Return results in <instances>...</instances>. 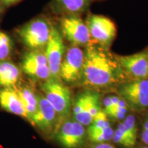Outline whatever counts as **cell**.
I'll list each match as a JSON object with an SVG mask.
<instances>
[{"label": "cell", "mask_w": 148, "mask_h": 148, "mask_svg": "<svg viewBox=\"0 0 148 148\" xmlns=\"http://www.w3.org/2000/svg\"><path fill=\"white\" fill-rule=\"evenodd\" d=\"M121 66L116 58L106 47L89 44L84 51L82 79L85 84L93 87H107L119 81Z\"/></svg>", "instance_id": "1"}, {"label": "cell", "mask_w": 148, "mask_h": 148, "mask_svg": "<svg viewBox=\"0 0 148 148\" xmlns=\"http://www.w3.org/2000/svg\"><path fill=\"white\" fill-rule=\"evenodd\" d=\"M52 26L45 18L39 17L18 29V38L30 50H42L50 37Z\"/></svg>", "instance_id": "2"}, {"label": "cell", "mask_w": 148, "mask_h": 148, "mask_svg": "<svg viewBox=\"0 0 148 148\" xmlns=\"http://www.w3.org/2000/svg\"><path fill=\"white\" fill-rule=\"evenodd\" d=\"M42 95L53 106L61 121L69 115L71 108V92L60 79L49 78L41 85Z\"/></svg>", "instance_id": "3"}, {"label": "cell", "mask_w": 148, "mask_h": 148, "mask_svg": "<svg viewBox=\"0 0 148 148\" xmlns=\"http://www.w3.org/2000/svg\"><path fill=\"white\" fill-rule=\"evenodd\" d=\"M118 92L130 108L143 110L148 108V79H133L120 85Z\"/></svg>", "instance_id": "4"}, {"label": "cell", "mask_w": 148, "mask_h": 148, "mask_svg": "<svg viewBox=\"0 0 148 148\" xmlns=\"http://www.w3.org/2000/svg\"><path fill=\"white\" fill-rule=\"evenodd\" d=\"M84 51L79 46L72 45L64 53L60 68V79L73 84L82 79Z\"/></svg>", "instance_id": "5"}, {"label": "cell", "mask_w": 148, "mask_h": 148, "mask_svg": "<svg viewBox=\"0 0 148 148\" xmlns=\"http://www.w3.org/2000/svg\"><path fill=\"white\" fill-rule=\"evenodd\" d=\"M38 109L31 123L47 136L56 133L59 128L60 118L53 106L42 94H38Z\"/></svg>", "instance_id": "6"}, {"label": "cell", "mask_w": 148, "mask_h": 148, "mask_svg": "<svg viewBox=\"0 0 148 148\" xmlns=\"http://www.w3.org/2000/svg\"><path fill=\"white\" fill-rule=\"evenodd\" d=\"M86 23L90 38L98 45L106 48L112 43L116 36V29L110 19L101 15L92 14L88 16Z\"/></svg>", "instance_id": "7"}, {"label": "cell", "mask_w": 148, "mask_h": 148, "mask_svg": "<svg viewBox=\"0 0 148 148\" xmlns=\"http://www.w3.org/2000/svg\"><path fill=\"white\" fill-rule=\"evenodd\" d=\"M21 67L22 71L37 80L45 81L51 77L45 51L29 50L23 56Z\"/></svg>", "instance_id": "8"}, {"label": "cell", "mask_w": 148, "mask_h": 148, "mask_svg": "<svg viewBox=\"0 0 148 148\" xmlns=\"http://www.w3.org/2000/svg\"><path fill=\"white\" fill-rule=\"evenodd\" d=\"M45 48L51 77L60 79V68L65 53V46L60 31L54 27H52L50 37Z\"/></svg>", "instance_id": "9"}, {"label": "cell", "mask_w": 148, "mask_h": 148, "mask_svg": "<svg viewBox=\"0 0 148 148\" xmlns=\"http://www.w3.org/2000/svg\"><path fill=\"white\" fill-rule=\"evenodd\" d=\"M61 29L64 38L73 45H87L90 41L87 25L78 16L69 15L62 18Z\"/></svg>", "instance_id": "10"}, {"label": "cell", "mask_w": 148, "mask_h": 148, "mask_svg": "<svg viewBox=\"0 0 148 148\" xmlns=\"http://www.w3.org/2000/svg\"><path fill=\"white\" fill-rule=\"evenodd\" d=\"M85 134L84 125L76 121L67 120L59 127L56 137L64 148H78L84 143Z\"/></svg>", "instance_id": "11"}, {"label": "cell", "mask_w": 148, "mask_h": 148, "mask_svg": "<svg viewBox=\"0 0 148 148\" xmlns=\"http://www.w3.org/2000/svg\"><path fill=\"white\" fill-rule=\"evenodd\" d=\"M121 69L134 79H148V49L129 56H116Z\"/></svg>", "instance_id": "12"}, {"label": "cell", "mask_w": 148, "mask_h": 148, "mask_svg": "<svg viewBox=\"0 0 148 148\" xmlns=\"http://www.w3.org/2000/svg\"><path fill=\"white\" fill-rule=\"evenodd\" d=\"M0 107L9 113L27 118L23 101L14 88H0Z\"/></svg>", "instance_id": "13"}, {"label": "cell", "mask_w": 148, "mask_h": 148, "mask_svg": "<svg viewBox=\"0 0 148 148\" xmlns=\"http://www.w3.org/2000/svg\"><path fill=\"white\" fill-rule=\"evenodd\" d=\"M21 79V70L10 60H0V88L16 89Z\"/></svg>", "instance_id": "14"}, {"label": "cell", "mask_w": 148, "mask_h": 148, "mask_svg": "<svg viewBox=\"0 0 148 148\" xmlns=\"http://www.w3.org/2000/svg\"><path fill=\"white\" fill-rule=\"evenodd\" d=\"M101 110V95L95 90H88V101L86 109L78 119L75 120L84 125H89Z\"/></svg>", "instance_id": "15"}, {"label": "cell", "mask_w": 148, "mask_h": 148, "mask_svg": "<svg viewBox=\"0 0 148 148\" xmlns=\"http://www.w3.org/2000/svg\"><path fill=\"white\" fill-rule=\"evenodd\" d=\"M16 89L25 107L27 115L26 119L31 123L33 116L36 114L38 109V94L35 93L32 88L28 86H18Z\"/></svg>", "instance_id": "16"}, {"label": "cell", "mask_w": 148, "mask_h": 148, "mask_svg": "<svg viewBox=\"0 0 148 148\" xmlns=\"http://www.w3.org/2000/svg\"><path fill=\"white\" fill-rule=\"evenodd\" d=\"M90 0H56V5L62 12L76 15L87 9Z\"/></svg>", "instance_id": "17"}, {"label": "cell", "mask_w": 148, "mask_h": 148, "mask_svg": "<svg viewBox=\"0 0 148 148\" xmlns=\"http://www.w3.org/2000/svg\"><path fill=\"white\" fill-rule=\"evenodd\" d=\"M13 51V42L9 35L0 30V60H9Z\"/></svg>", "instance_id": "18"}, {"label": "cell", "mask_w": 148, "mask_h": 148, "mask_svg": "<svg viewBox=\"0 0 148 148\" xmlns=\"http://www.w3.org/2000/svg\"><path fill=\"white\" fill-rule=\"evenodd\" d=\"M112 140L114 143L120 145L127 147H131L135 145V142L132 140L130 136L125 130L123 123H119L117 129L114 131Z\"/></svg>", "instance_id": "19"}, {"label": "cell", "mask_w": 148, "mask_h": 148, "mask_svg": "<svg viewBox=\"0 0 148 148\" xmlns=\"http://www.w3.org/2000/svg\"><path fill=\"white\" fill-rule=\"evenodd\" d=\"M109 126L110 125L107 119V114L103 110H101L96 115L88 126V134L101 130Z\"/></svg>", "instance_id": "20"}, {"label": "cell", "mask_w": 148, "mask_h": 148, "mask_svg": "<svg viewBox=\"0 0 148 148\" xmlns=\"http://www.w3.org/2000/svg\"><path fill=\"white\" fill-rule=\"evenodd\" d=\"M113 134V129L110 126H109L106 127V128L101 130L91 133V134H88V136L89 139L92 142L98 143H103L112 139Z\"/></svg>", "instance_id": "21"}, {"label": "cell", "mask_w": 148, "mask_h": 148, "mask_svg": "<svg viewBox=\"0 0 148 148\" xmlns=\"http://www.w3.org/2000/svg\"><path fill=\"white\" fill-rule=\"evenodd\" d=\"M125 130L132 138V140L136 143L137 138V127H136V119L132 114L126 116L123 122Z\"/></svg>", "instance_id": "22"}, {"label": "cell", "mask_w": 148, "mask_h": 148, "mask_svg": "<svg viewBox=\"0 0 148 148\" xmlns=\"http://www.w3.org/2000/svg\"><path fill=\"white\" fill-rule=\"evenodd\" d=\"M127 112H123V111L119 110V109L113 108L110 111H109L106 114L111 116V117L113 118V119L117 120H122L125 118V114Z\"/></svg>", "instance_id": "23"}, {"label": "cell", "mask_w": 148, "mask_h": 148, "mask_svg": "<svg viewBox=\"0 0 148 148\" xmlns=\"http://www.w3.org/2000/svg\"><path fill=\"white\" fill-rule=\"evenodd\" d=\"M141 140L144 143L148 145V119L143 123L141 132Z\"/></svg>", "instance_id": "24"}, {"label": "cell", "mask_w": 148, "mask_h": 148, "mask_svg": "<svg viewBox=\"0 0 148 148\" xmlns=\"http://www.w3.org/2000/svg\"><path fill=\"white\" fill-rule=\"evenodd\" d=\"M21 0H0V5L1 8H5V7H9L10 5L15 4Z\"/></svg>", "instance_id": "25"}, {"label": "cell", "mask_w": 148, "mask_h": 148, "mask_svg": "<svg viewBox=\"0 0 148 148\" xmlns=\"http://www.w3.org/2000/svg\"><path fill=\"white\" fill-rule=\"evenodd\" d=\"M92 148H116L114 146L112 145H110L109 143H99L97 145L94 146Z\"/></svg>", "instance_id": "26"}, {"label": "cell", "mask_w": 148, "mask_h": 148, "mask_svg": "<svg viewBox=\"0 0 148 148\" xmlns=\"http://www.w3.org/2000/svg\"><path fill=\"white\" fill-rule=\"evenodd\" d=\"M1 5H0V15H1Z\"/></svg>", "instance_id": "27"}, {"label": "cell", "mask_w": 148, "mask_h": 148, "mask_svg": "<svg viewBox=\"0 0 148 148\" xmlns=\"http://www.w3.org/2000/svg\"><path fill=\"white\" fill-rule=\"evenodd\" d=\"M143 148H148V146H147V147H143Z\"/></svg>", "instance_id": "28"}]
</instances>
